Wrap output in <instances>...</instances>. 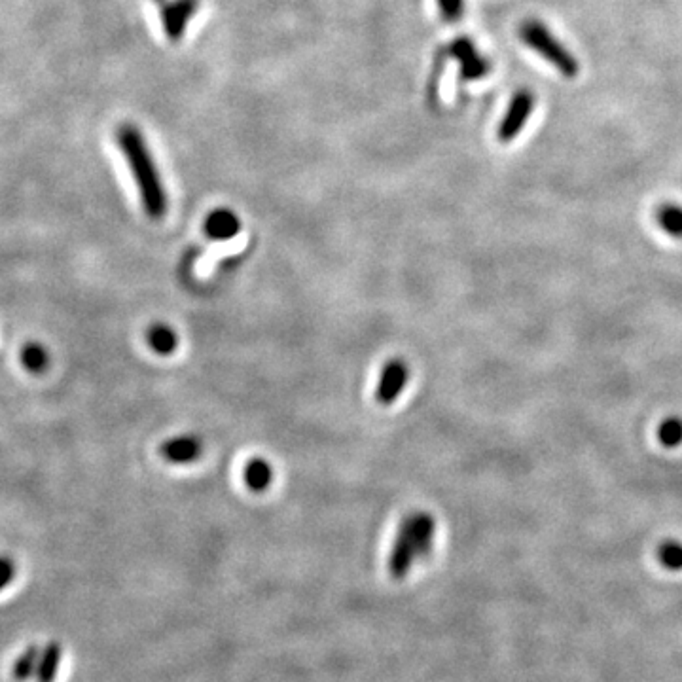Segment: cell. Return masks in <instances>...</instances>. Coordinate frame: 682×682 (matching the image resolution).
I'll return each mask as SVG.
<instances>
[{
  "label": "cell",
  "instance_id": "e0dca14e",
  "mask_svg": "<svg viewBox=\"0 0 682 682\" xmlns=\"http://www.w3.org/2000/svg\"><path fill=\"white\" fill-rule=\"evenodd\" d=\"M658 559L664 565L665 569L669 571H682V544L677 540H667L660 550H658Z\"/></svg>",
  "mask_w": 682,
  "mask_h": 682
},
{
  "label": "cell",
  "instance_id": "7a4b0ae2",
  "mask_svg": "<svg viewBox=\"0 0 682 682\" xmlns=\"http://www.w3.org/2000/svg\"><path fill=\"white\" fill-rule=\"evenodd\" d=\"M520 38L565 78L573 80L580 74L578 59L565 48L563 42L552 35V31L544 23L535 19L525 21L520 27Z\"/></svg>",
  "mask_w": 682,
  "mask_h": 682
},
{
  "label": "cell",
  "instance_id": "2e32d148",
  "mask_svg": "<svg viewBox=\"0 0 682 682\" xmlns=\"http://www.w3.org/2000/svg\"><path fill=\"white\" fill-rule=\"evenodd\" d=\"M21 362L23 366L33 372V374H42L48 368L50 362V355L48 351L40 345V343H27L21 351Z\"/></svg>",
  "mask_w": 682,
  "mask_h": 682
},
{
  "label": "cell",
  "instance_id": "8992f818",
  "mask_svg": "<svg viewBox=\"0 0 682 682\" xmlns=\"http://www.w3.org/2000/svg\"><path fill=\"white\" fill-rule=\"evenodd\" d=\"M199 0H165L162 4V25L163 33L177 42L180 40L190 19L198 12Z\"/></svg>",
  "mask_w": 682,
  "mask_h": 682
},
{
  "label": "cell",
  "instance_id": "ba28073f",
  "mask_svg": "<svg viewBox=\"0 0 682 682\" xmlns=\"http://www.w3.org/2000/svg\"><path fill=\"white\" fill-rule=\"evenodd\" d=\"M201 451H203L201 440L192 434L171 438L162 446L163 459H167L173 465L194 463L201 457Z\"/></svg>",
  "mask_w": 682,
  "mask_h": 682
},
{
  "label": "cell",
  "instance_id": "44dd1931",
  "mask_svg": "<svg viewBox=\"0 0 682 682\" xmlns=\"http://www.w3.org/2000/svg\"><path fill=\"white\" fill-rule=\"evenodd\" d=\"M156 2H158V4H163V2H165V0H156Z\"/></svg>",
  "mask_w": 682,
  "mask_h": 682
},
{
  "label": "cell",
  "instance_id": "5b68a950",
  "mask_svg": "<svg viewBox=\"0 0 682 682\" xmlns=\"http://www.w3.org/2000/svg\"><path fill=\"white\" fill-rule=\"evenodd\" d=\"M410 379V368L402 359L389 360L377 381L376 400L381 406H391L402 395Z\"/></svg>",
  "mask_w": 682,
  "mask_h": 682
},
{
  "label": "cell",
  "instance_id": "277c9868",
  "mask_svg": "<svg viewBox=\"0 0 682 682\" xmlns=\"http://www.w3.org/2000/svg\"><path fill=\"white\" fill-rule=\"evenodd\" d=\"M415 559H417V552H415V537H413V521L412 516H408L406 520L402 521L395 544L391 548L389 573L396 580L404 578L410 573Z\"/></svg>",
  "mask_w": 682,
  "mask_h": 682
},
{
  "label": "cell",
  "instance_id": "9c48e42d",
  "mask_svg": "<svg viewBox=\"0 0 682 682\" xmlns=\"http://www.w3.org/2000/svg\"><path fill=\"white\" fill-rule=\"evenodd\" d=\"M205 234L215 241H228L241 230V222L230 209H215L211 215L205 218Z\"/></svg>",
  "mask_w": 682,
  "mask_h": 682
},
{
  "label": "cell",
  "instance_id": "7c38bea8",
  "mask_svg": "<svg viewBox=\"0 0 682 682\" xmlns=\"http://www.w3.org/2000/svg\"><path fill=\"white\" fill-rule=\"evenodd\" d=\"M146 340H148L150 349L158 355H171V353H175V349L179 345V338H177L175 330L162 323L154 324L148 328Z\"/></svg>",
  "mask_w": 682,
  "mask_h": 682
},
{
  "label": "cell",
  "instance_id": "ac0fdd59",
  "mask_svg": "<svg viewBox=\"0 0 682 682\" xmlns=\"http://www.w3.org/2000/svg\"><path fill=\"white\" fill-rule=\"evenodd\" d=\"M658 438L665 448H677L682 444V419L669 417L658 429Z\"/></svg>",
  "mask_w": 682,
  "mask_h": 682
},
{
  "label": "cell",
  "instance_id": "52a82bcc",
  "mask_svg": "<svg viewBox=\"0 0 682 682\" xmlns=\"http://www.w3.org/2000/svg\"><path fill=\"white\" fill-rule=\"evenodd\" d=\"M451 55L459 61L461 65V74L465 80H480L487 76L489 72V63L487 59L480 55L476 50V46L472 44V40L468 38H457L451 44Z\"/></svg>",
  "mask_w": 682,
  "mask_h": 682
},
{
  "label": "cell",
  "instance_id": "8fae6325",
  "mask_svg": "<svg viewBox=\"0 0 682 682\" xmlns=\"http://www.w3.org/2000/svg\"><path fill=\"white\" fill-rule=\"evenodd\" d=\"M61 656H63V647L52 641L46 647L40 650V658H38V665H36V682H54L55 675L59 671V664H61Z\"/></svg>",
  "mask_w": 682,
  "mask_h": 682
},
{
  "label": "cell",
  "instance_id": "4fadbf2b",
  "mask_svg": "<svg viewBox=\"0 0 682 682\" xmlns=\"http://www.w3.org/2000/svg\"><path fill=\"white\" fill-rule=\"evenodd\" d=\"M271 480H273V470H271L270 463L264 459H252L245 467V484L254 491V493H262L270 487Z\"/></svg>",
  "mask_w": 682,
  "mask_h": 682
},
{
  "label": "cell",
  "instance_id": "5bb4252c",
  "mask_svg": "<svg viewBox=\"0 0 682 682\" xmlns=\"http://www.w3.org/2000/svg\"><path fill=\"white\" fill-rule=\"evenodd\" d=\"M38 658H40V648L36 645L25 648L23 654L12 665V679L18 682L29 681L35 675Z\"/></svg>",
  "mask_w": 682,
  "mask_h": 682
},
{
  "label": "cell",
  "instance_id": "6da1fadb",
  "mask_svg": "<svg viewBox=\"0 0 682 682\" xmlns=\"http://www.w3.org/2000/svg\"><path fill=\"white\" fill-rule=\"evenodd\" d=\"M116 143L126 158L135 179L144 213L152 220H162L169 211V198L163 188L162 177L154 156L144 141L143 131L133 124H124L116 131Z\"/></svg>",
  "mask_w": 682,
  "mask_h": 682
},
{
  "label": "cell",
  "instance_id": "9a60e30c",
  "mask_svg": "<svg viewBox=\"0 0 682 682\" xmlns=\"http://www.w3.org/2000/svg\"><path fill=\"white\" fill-rule=\"evenodd\" d=\"M658 224L665 234L671 237H682V207L675 203H665L658 209Z\"/></svg>",
  "mask_w": 682,
  "mask_h": 682
},
{
  "label": "cell",
  "instance_id": "ffe728a7",
  "mask_svg": "<svg viewBox=\"0 0 682 682\" xmlns=\"http://www.w3.org/2000/svg\"><path fill=\"white\" fill-rule=\"evenodd\" d=\"M16 563L8 556H0V592L16 578Z\"/></svg>",
  "mask_w": 682,
  "mask_h": 682
},
{
  "label": "cell",
  "instance_id": "d6986e66",
  "mask_svg": "<svg viewBox=\"0 0 682 682\" xmlns=\"http://www.w3.org/2000/svg\"><path fill=\"white\" fill-rule=\"evenodd\" d=\"M438 6L448 21H459L465 10V0H438Z\"/></svg>",
  "mask_w": 682,
  "mask_h": 682
},
{
  "label": "cell",
  "instance_id": "30bf717a",
  "mask_svg": "<svg viewBox=\"0 0 682 682\" xmlns=\"http://www.w3.org/2000/svg\"><path fill=\"white\" fill-rule=\"evenodd\" d=\"M412 521L417 559L431 556L432 542H434V533H436V521L427 512H415L412 514Z\"/></svg>",
  "mask_w": 682,
  "mask_h": 682
},
{
  "label": "cell",
  "instance_id": "3957f363",
  "mask_svg": "<svg viewBox=\"0 0 682 682\" xmlns=\"http://www.w3.org/2000/svg\"><path fill=\"white\" fill-rule=\"evenodd\" d=\"M535 110V95L533 91L520 90L510 101V105L504 112L501 126L497 129V139L501 143L514 141L521 133V129L527 124L529 116Z\"/></svg>",
  "mask_w": 682,
  "mask_h": 682
}]
</instances>
